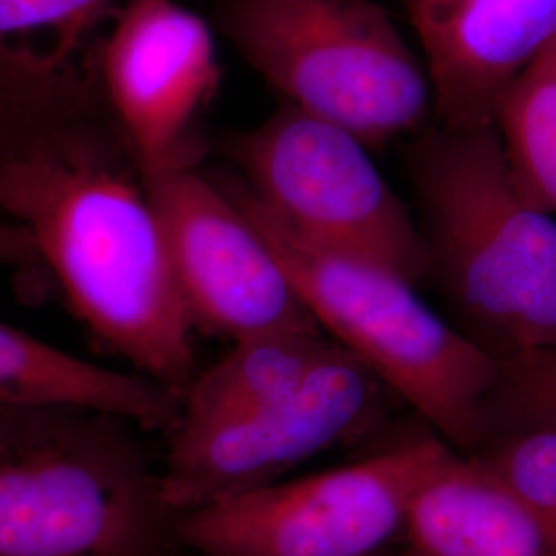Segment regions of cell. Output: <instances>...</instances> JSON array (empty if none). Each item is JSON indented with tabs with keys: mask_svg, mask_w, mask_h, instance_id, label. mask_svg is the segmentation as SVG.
Segmentation results:
<instances>
[{
	"mask_svg": "<svg viewBox=\"0 0 556 556\" xmlns=\"http://www.w3.org/2000/svg\"><path fill=\"white\" fill-rule=\"evenodd\" d=\"M521 427H556V349L497 361L480 408V443Z\"/></svg>",
	"mask_w": 556,
	"mask_h": 556,
	"instance_id": "2e32d148",
	"label": "cell"
},
{
	"mask_svg": "<svg viewBox=\"0 0 556 556\" xmlns=\"http://www.w3.org/2000/svg\"><path fill=\"white\" fill-rule=\"evenodd\" d=\"M417 36L433 122L495 126L517 77L556 40V0H396Z\"/></svg>",
	"mask_w": 556,
	"mask_h": 556,
	"instance_id": "8fae6325",
	"label": "cell"
},
{
	"mask_svg": "<svg viewBox=\"0 0 556 556\" xmlns=\"http://www.w3.org/2000/svg\"><path fill=\"white\" fill-rule=\"evenodd\" d=\"M181 400L160 379L101 367L0 321V404L93 410L172 433Z\"/></svg>",
	"mask_w": 556,
	"mask_h": 556,
	"instance_id": "4fadbf2b",
	"label": "cell"
},
{
	"mask_svg": "<svg viewBox=\"0 0 556 556\" xmlns=\"http://www.w3.org/2000/svg\"><path fill=\"white\" fill-rule=\"evenodd\" d=\"M98 77L144 174L199 163L200 118L220 85L208 21L179 0H128L101 41Z\"/></svg>",
	"mask_w": 556,
	"mask_h": 556,
	"instance_id": "30bf717a",
	"label": "cell"
},
{
	"mask_svg": "<svg viewBox=\"0 0 556 556\" xmlns=\"http://www.w3.org/2000/svg\"><path fill=\"white\" fill-rule=\"evenodd\" d=\"M478 464L556 532V427H521L484 439Z\"/></svg>",
	"mask_w": 556,
	"mask_h": 556,
	"instance_id": "e0dca14e",
	"label": "cell"
},
{
	"mask_svg": "<svg viewBox=\"0 0 556 556\" xmlns=\"http://www.w3.org/2000/svg\"><path fill=\"white\" fill-rule=\"evenodd\" d=\"M404 546L418 556H556V532L472 456L452 452L413 501Z\"/></svg>",
	"mask_w": 556,
	"mask_h": 556,
	"instance_id": "7c38bea8",
	"label": "cell"
},
{
	"mask_svg": "<svg viewBox=\"0 0 556 556\" xmlns=\"http://www.w3.org/2000/svg\"><path fill=\"white\" fill-rule=\"evenodd\" d=\"M41 260L29 233L4 215H0V268H21L25 273L40 270Z\"/></svg>",
	"mask_w": 556,
	"mask_h": 556,
	"instance_id": "d6986e66",
	"label": "cell"
},
{
	"mask_svg": "<svg viewBox=\"0 0 556 556\" xmlns=\"http://www.w3.org/2000/svg\"><path fill=\"white\" fill-rule=\"evenodd\" d=\"M270 241L319 328L415 408L462 456L480 445V408L497 358L418 295V285L374 260L319 248L262 211L238 178H217Z\"/></svg>",
	"mask_w": 556,
	"mask_h": 556,
	"instance_id": "3957f363",
	"label": "cell"
},
{
	"mask_svg": "<svg viewBox=\"0 0 556 556\" xmlns=\"http://www.w3.org/2000/svg\"><path fill=\"white\" fill-rule=\"evenodd\" d=\"M388 392L338 344L282 396L215 415H179L160 475L163 501L179 516L278 482L303 462L378 425Z\"/></svg>",
	"mask_w": 556,
	"mask_h": 556,
	"instance_id": "ba28073f",
	"label": "cell"
},
{
	"mask_svg": "<svg viewBox=\"0 0 556 556\" xmlns=\"http://www.w3.org/2000/svg\"><path fill=\"white\" fill-rule=\"evenodd\" d=\"M0 213L29 233L105 349L188 390L194 321L139 157L98 75L0 100Z\"/></svg>",
	"mask_w": 556,
	"mask_h": 556,
	"instance_id": "6da1fadb",
	"label": "cell"
},
{
	"mask_svg": "<svg viewBox=\"0 0 556 556\" xmlns=\"http://www.w3.org/2000/svg\"><path fill=\"white\" fill-rule=\"evenodd\" d=\"M225 149L245 192L293 236L427 282L417 217L346 128L280 103Z\"/></svg>",
	"mask_w": 556,
	"mask_h": 556,
	"instance_id": "8992f818",
	"label": "cell"
},
{
	"mask_svg": "<svg viewBox=\"0 0 556 556\" xmlns=\"http://www.w3.org/2000/svg\"><path fill=\"white\" fill-rule=\"evenodd\" d=\"M429 278L491 357L556 349V220L517 188L495 126L431 122L408 157Z\"/></svg>",
	"mask_w": 556,
	"mask_h": 556,
	"instance_id": "7a4b0ae2",
	"label": "cell"
},
{
	"mask_svg": "<svg viewBox=\"0 0 556 556\" xmlns=\"http://www.w3.org/2000/svg\"><path fill=\"white\" fill-rule=\"evenodd\" d=\"M75 408H41L0 404V450L20 445L23 441L40 438L66 422Z\"/></svg>",
	"mask_w": 556,
	"mask_h": 556,
	"instance_id": "ac0fdd59",
	"label": "cell"
},
{
	"mask_svg": "<svg viewBox=\"0 0 556 556\" xmlns=\"http://www.w3.org/2000/svg\"><path fill=\"white\" fill-rule=\"evenodd\" d=\"M130 420L79 410L0 450V556H161L176 514Z\"/></svg>",
	"mask_w": 556,
	"mask_h": 556,
	"instance_id": "5b68a950",
	"label": "cell"
},
{
	"mask_svg": "<svg viewBox=\"0 0 556 556\" xmlns=\"http://www.w3.org/2000/svg\"><path fill=\"white\" fill-rule=\"evenodd\" d=\"M215 25L282 103L369 149L433 122L427 66L378 0H215Z\"/></svg>",
	"mask_w": 556,
	"mask_h": 556,
	"instance_id": "277c9868",
	"label": "cell"
},
{
	"mask_svg": "<svg viewBox=\"0 0 556 556\" xmlns=\"http://www.w3.org/2000/svg\"><path fill=\"white\" fill-rule=\"evenodd\" d=\"M495 128L519 192L556 215V40L509 87Z\"/></svg>",
	"mask_w": 556,
	"mask_h": 556,
	"instance_id": "9a60e30c",
	"label": "cell"
},
{
	"mask_svg": "<svg viewBox=\"0 0 556 556\" xmlns=\"http://www.w3.org/2000/svg\"><path fill=\"white\" fill-rule=\"evenodd\" d=\"M452 452L439 435H415L179 514L174 538L202 556H376L404 542L413 501Z\"/></svg>",
	"mask_w": 556,
	"mask_h": 556,
	"instance_id": "52a82bcc",
	"label": "cell"
},
{
	"mask_svg": "<svg viewBox=\"0 0 556 556\" xmlns=\"http://www.w3.org/2000/svg\"><path fill=\"white\" fill-rule=\"evenodd\" d=\"M376 556H418L417 553H413L408 546H404L402 544V548L397 551L396 546L394 548H390V551H383V553H379Z\"/></svg>",
	"mask_w": 556,
	"mask_h": 556,
	"instance_id": "ffe728a7",
	"label": "cell"
},
{
	"mask_svg": "<svg viewBox=\"0 0 556 556\" xmlns=\"http://www.w3.org/2000/svg\"><path fill=\"white\" fill-rule=\"evenodd\" d=\"M128 0H0V100L98 73L100 46Z\"/></svg>",
	"mask_w": 556,
	"mask_h": 556,
	"instance_id": "5bb4252c",
	"label": "cell"
},
{
	"mask_svg": "<svg viewBox=\"0 0 556 556\" xmlns=\"http://www.w3.org/2000/svg\"><path fill=\"white\" fill-rule=\"evenodd\" d=\"M144 181L194 328L231 342L324 332L270 241L219 179L194 163L147 172Z\"/></svg>",
	"mask_w": 556,
	"mask_h": 556,
	"instance_id": "9c48e42d",
	"label": "cell"
}]
</instances>
